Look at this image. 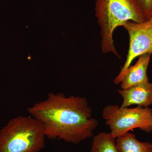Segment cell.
I'll return each instance as SVG.
<instances>
[{"mask_svg": "<svg viewBox=\"0 0 152 152\" xmlns=\"http://www.w3.org/2000/svg\"><path fill=\"white\" fill-rule=\"evenodd\" d=\"M123 26L129 37V45L126 59L114 83L120 84L126 71L134 60L145 54H152V16L142 23L128 21Z\"/></svg>", "mask_w": 152, "mask_h": 152, "instance_id": "5b68a950", "label": "cell"}, {"mask_svg": "<svg viewBox=\"0 0 152 152\" xmlns=\"http://www.w3.org/2000/svg\"><path fill=\"white\" fill-rule=\"evenodd\" d=\"M151 54H145L139 56L134 65L130 66L125 72L121 83V89H126L131 87L149 82L147 75Z\"/></svg>", "mask_w": 152, "mask_h": 152, "instance_id": "52a82bcc", "label": "cell"}, {"mask_svg": "<svg viewBox=\"0 0 152 152\" xmlns=\"http://www.w3.org/2000/svg\"><path fill=\"white\" fill-rule=\"evenodd\" d=\"M45 137L38 120L31 115L19 116L0 130V152H40Z\"/></svg>", "mask_w": 152, "mask_h": 152, "instance_id": "3957f363", "label": "cell"}, {"mask_svg": "<svg viewBox=\"0 0 152 152\" xmlns=\"http://www.w3.org/2000/svg\"><path fill=\"white\" fill-rule=\"evenodd\" d=\"M95 11L100 28L102 52L120 58L114 45V31L128 21H145L141 12L134 0H96Z\"/></svg>", "mask_w": 152, "mask_h": 152, "instance_id": "7a4b0ae2", "label": "cell"}, {"mask_svg": "<svg viewBox=\"0 0 152 152\" xmlns=\"http://www.w3.org/2000/svg\"><path fill=\"white\" fill-rule=\"evenodd\" d=\"M116 144L120 152H152V143L140 141L129 132L116 138Z\"/></svg>", "mask_w": 152, "mask_h": 152, "instance_id": "ba28073f", "label": "cell"}, {"mask_svg": "<svg viewBox=\"0 0 152 152\" xmlns=\"http://www.w3.org/2000/svg\"><path fill=\"white\" fill-rule=\"evenodd\" d=\"M30 115L41 123L49 139L78 144L92 137L97 120L83 97H66L62 93H50L48 98L27 109Z\"/></svg>", "mask_w": 152, "mask_h": 152, "instance_id": "6da1fadb", "label": "cell"}, {"mask_svg": "<svg viewBox=\"0 0 152 152\" xmlns=\"http://www.w3.org/2000/svg\"><path fill=\"white\" fill-rule=\"evenodd\" d=\"M90 152H120L116 144V138L110 133L101 132L93 138Z\"/></svg>", "mask_w": 152, "mask_h": 152, "instance_id": "9c48e42d", "label": "cell"}, {"mask_svg": "<svg viewBox=\"0 0 152 152\" xmlns=\"http://www.w3.org/2000/svg\"><path fill=\"white\" fill-rule=\"evenodd\" d=\"M118 93L123 99L121 107L133 105L147 107L152 104V83L149 82L126 89L118 90Z\"/></svg>", "mask_w": 152, "mask_h": 152, "instance_id": "8992f818", "label": "cell"}, {"mask_svg": "<svg viewBox=\"0 0 152 152\" xmlns=\"http://www.w3.org/2000/svg\"><path fill=\"white\" fill-rule=\"evenodd\" d=\"M145 18L148 20L152 16V0H134Z\"/></svg>", "mask_w": 152, "mask_h": 152, "instance_id": "30bf717a", "label": "cell"}, {"mask_svg": "<svg viewBox=\"0 0 152 152\" xmlns=\"http://www.w3.org/2000/svg\"><path fill=\"white\" fill-rule=\"evenodd\" d=\"M102 116L115 138L134 129L152 132V109L149 107L123 108L108 105L103 110Z\"/></svg>", "mask_w": 152, "mask_h": 152, "instance_id": "277c9868", "label": "cell"}]
</instances>
